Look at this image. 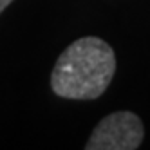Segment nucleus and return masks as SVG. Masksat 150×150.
Listing matches in <instances>:
<instances>
[{
    "label": "nucleus",
    "instance_id": "7ed1b4c3",
    "mask_svg": "<svg viewBox=\"0 0 150 150\" xmlns=\"http://www.w3.org/2000/svg\"><path fill=\"white\" fill-rule=\"evenodd\" d=\"M11 2H13V0H0V13H2V11H4V9H6L9 4H11Z\"/></svg>",
    "mask_w": 150,
    "mask_h": 150
},
{
    "label": "nucleus",
    "instance_id": "f257e3e1",
    "mask_svg": "<svg viewBox=\"0 0 150 150\" xmlns=\"http://www.w3.org/2000/svg\"><path fill=\"white\" fill-rule=\"evenodd\" d=\"M116 71L112 47L96 36H85L65 49L51 74V87L62 98L94 100L109 87Z\"/></svg>",
    "mask_w": 150,
    "mask_h": 150
},
{
    "label": "nucleus",
    "instance_id": "f03ea898",
    "mask_svg": "<svg viewBox=\"0 0 150 150\" xmlns=\"http://www.w3.org/2000/svg\"><path fill=\"white\" fill-rule=\"evenodd\" d=\"M145 128L132 112H114L103 117L91 134L87 150H136L143 141Z\"/></svg>",
    "mask_w": 150,
    "mask_h": 150
}]
</instances>
